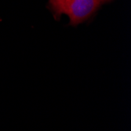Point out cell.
Returning a JSON list of instances; mask_svg holds the SVG:
<instances>
[{
    "label": "cell",
    "mask_w": 131,
    "mask_h": 131,
    "mask_svg": "<svg viewBox=\"0 0 131 131\" xmlns=\"http://www.w3.org/2000/svg\"><path fill=\"white\" fill-rule=\"evenodd\" d=\"M99 1L101 2V4H103V3H110L111 1H112V0H99Z\"/></svg>",
    "instance_id": "obj_2"
},
{
    "label": "cell",
    "mask_w": 131,
    "mask_h": 131,
    "mask_svg": "<svg viewBox=\"0 0 131 131\" xmlns=\"http://www.w3.org/2000/svg\"><path fill=\"white\" fill-rule=\"evenodd\" d=\"M48 3L56 19L65 14L73 26L87 20L101 5L99 0H49Z\"/></svg>",
    "instance_id": "obj_1"
}]
</instances>
